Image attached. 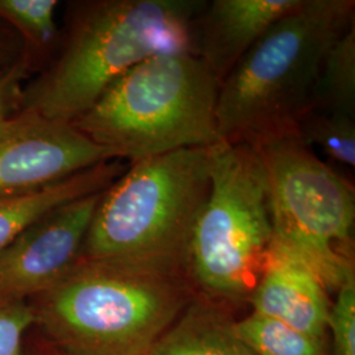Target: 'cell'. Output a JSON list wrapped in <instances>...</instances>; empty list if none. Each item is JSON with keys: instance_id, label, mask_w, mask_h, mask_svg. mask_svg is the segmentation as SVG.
I'll list each match as a JSON object with an SVG mask.
<instances>
[{"instance_id": "6da1fadb", "label": "cell", "mask_w": 355, "mask_h": 355, "mask_svg": "<svg viewBox=\"0 0 355 355\" xmlns=\"http://www.w3.org/2000/svg\"><path fill=\"white\" fill-rule=\"evenodd\" d=\"M195 293L182 268L80 258L29 303L54 355H148Z\"/></svg>"}, {"instance_id": "7a4b0ae2", "label": "cell", "mask_w": 355, "mask_h": 355, "mask_svg": "<svg viewBox=\"0 0 355 355\" xmlns=\"http://www.w3.org/2000/svg\"><path fill=\"white\" fill-rule=\"evenodd\" d=\"M205 0L76 3L57 58L28 82L20 111L74 123L111 85L154 54L190 51L191 28Z\"/></svg>"}, {"instance_id": "3957f363", "label": "cell", "mask_w": 355, "mask_h": 355, "mask_svg": "<svg viewBox=\"0 0 355 355\" xmlns=\"http://www.w3.org/2000/svg\"><path fill=\"white\" fill-rule=\"evenodd\" d=\"M354 16V0H299L272 24L220 83V141L254 145L296 132L328 51Z\"/></svg>"}, {"instance_id": "277c9868", "label": "cell", "mask_w": 355, "mask_h": 355, "mask_svg": "<svg viewBox=\"0 0 355 355\" xmlns=\"http://www.w3.org/2000/svg\"><path fill=\"white\" fill-rule=\"evenodd\" d=\"M220 82L191 51L154 54L120 76L86 114L71 123L128 164L211 148L217 132Z\"/></svg>"}, {"instance_id": "5b68a950", "label": "cell", "mask_w": 355, "mask_h": 355, "mask_svg": "<svg viewBox=\"0 0 355 355\" xmlns=\"http://www.w3.org/2000/svg\"><path fill=\"white\" fill-rule=\"evenodd\" d=\"M214 146L128 164L101 193L80 258L186 271L191 230L209 191Z\"/></svg>"}, {"instance_id": "8992f818", "label": "cell", "mask_w": 355, "mask_h": 355, "mask_svg": "<svg viewBox=\"0 0 355 355\" xmlns=\"http://www.w3.org/2000/svg\"><path fill=\"white\" fill-rule=\"evenodd\" d=\"M272 242L266 179L255 148L246 142L216 144L209 191L186 253L195 291L234 308L248 303Z\"/></svg>"}, {"instance_id": "52a82bcc", "label": "cell", "mask_w": 355, "mask_h": 355, "mask_svg": "<svg viewBox=\"0 0 355 355\" xmlns=\"http://www.w3.org/2000/svg\"><path fill=\"white\" fill-rule=\"evenodd\" d=\"M266 179L274 240L302 258L327 291L354 274V186L296 132L254 144Z\"/></svg>"}, {"instance_id": "ba28073f", "label": "cell", "mask_w": 355, "mask_h": 355, "mask_svg": "<svg viewBox=\"0 0 355 355\" xmlns=\"http://www.w3.org/2000/svg\"><path fill=\"white\" fill-rule=\"evenodd\" d=\"M102 192L53 208L0 252V299L29 302L64 278L80 259Z\"/></svg>"}, {"instance_id": "9c48e42d", "label": "cell", "mask_w": 355, "mask_h": 355, "mask_svg": "<svg viewBox=\"0 0 355 355\" xmlns=\"http://www.w3.org/2000/svg\"><path fill=\"white\" fill-rule=\"evenodd\" d=\"M110 153L70 123L19 112L0 139V199L41 190L92 166Z\"/></svg>"}, {"instance_id": "30bf717a", "label": "cell", "mask_w": 355, "mask_h": 355, "mask_svg": "<svg viewBox=\"0 0 355 355\" xmlns=\"http://www.w3.org/2000/svg\"><path fill=\"white\" fill-rule=\"evenodd\" d=\"M299 0L205 1L191 28L190 51L221 83L257 41Z\"/></svg>"}, {"instance_id": "8fae6325", "label": "cell", "mask_w": 355, "mask_h": 355, "mask_svg": "<svg viewBox=\"0 0 355 355\" xmlns=\"http://www.w3.org/2000/svg\"><path fill=\"white\" fill-rule=\"evenodd\" d=\"M248 304L252 312L292 329L327 337L330 303L325 286L302 258L275 240Z\"/></svg>"}, {"instance_id": "7c38bea8", "label": "cell", "mask_w": 355, "mask_h": 355, "mask_svg": "<svg viewBox=\"0 0 355 355\" xmlns=\"http://www.w3.org/2000/svg\"><path fill=\"white\" fill-rule=\"evenodd\" d=\"M234 306L195 293L148 355H257L236 331Z\"/></svg>"}, {"instance_id": "4fadbf2b", "label": "cell", "mask_w": 355, "mask_h": 355, "mask_svg": "<svg viewBox=\"0 0 355 355\" xmlns=\"http://www.w3.org/2000/svg\"><path fill=\"white\" fill-rule=\"evenodd\" d=\"M127 166L117 159L107 161L41 190L0 199V252L53 208L105 190L125 171Z\"/></svg>"}, {"instance_id": "5bb4252c", "label": "cell", "mask_w": 355, "mask_h": 355, "mask_svg": "<svg viewBox=\"0 0 355 355\" xmlns=\"http://www.w3.org/2000/svg\"><path fill=\"white\" fill-rule=\"evenodd\" d=\"M311 111L355 117V23L328 51L318 74Z\"/></svg>"}, {"instance_id": "9a60e30c", "label": "cell", "mask_w": 355, "mask_h": 355, "mask_svg": "<svg viewBox=\"0 0 355 355\" xmlns=\"http://www.w3.org/2000/svg\"><path fill=\"white\" fill-rule=\"evenodd\" d=\"M236 331L257 355H329L328 338L292 329L252 312L236 320Z\"/></svg>"}, {"instance_id": "2e32d148", "label": "cell", "mask_w": 355, "mask_h": 355, "mask_svg": "<svg viewBox=\"0 0 355 355\" xmlns=\"http://www.w3.org/2000/svg\"><path fill=\"white\" fill-rule=\"evenodd\" d=\"M297 135L311 149L315 146L337 165L355 167V117L311 111L297 125Z\"/></svg>"}, {"instance_id": "e0dca14e", "label": "cell", "mask_w": 355, "mask_h": 355, "mask_svg": "<svg viewBox=\"0 0 355 355\" xmlns=\"http://www.w3.org/2000/svg\"><path fill=\"white\" fill-rule=\"evenodd\" d=\"M57 0H0V21L23 40L26 48L49 51L60 40Z\"/></svg>"}, {"instance_id": "ac0fdd59", "label": "cell", "mask_w": 355, "mask_h": 355, "mask_svg": "<svg viewBox=\"0 0 355 355\" xmlns=\"http://www.w3.org/2000/svg\"><path fill=\"white\" fill-rule=\"evenodd\" d=\"M330 304L328 329L331 333L333 355H355V272L337 290Z\"/></svg>"}, {"instance_id": "d6986e66", "label": "cell", "mask_w": 355, "mask_h": 355, "mask_svg": "<svg viewBox=\"0 0 355 355\" xmlns=\"http://www.w3.org/2000/svg\"><path fill=\"white\" fill-rule=\"evenodd\" d=\"M33 325L29 302L0 299V355H24L26 331Z\"/></svg>"}, {"instance_id": "ffe728a7", "label": "cell", "mask_w": 355, "mask_h": 355, "mask_svg": "<svg viewBox=\"0 0 355 355\" xmlns=\"http://www.w3.org/2000/svg\"><path fill=\"white\" fill-rule=\"evenodd\" d=\"M31 67L26 57L12 67L0 71V139L11 129L15 116L20 112L23 82H26Z\"/></svg>"}, {"instance_id": "44dd1931", "label": "cell", "mask_w": 355, "mask_h": 355, "mask_svg": "<svg viewBox=\"0 0 355 355\" xmlns=\"http://www.w3.org/2000/svg\"><path fill=\"white\" fill-rule=\"evenodd\" d=\"M28 55L23 40L16 32L0 21V71H4Z\"/></svg>"}]
</instances>
